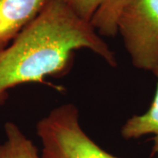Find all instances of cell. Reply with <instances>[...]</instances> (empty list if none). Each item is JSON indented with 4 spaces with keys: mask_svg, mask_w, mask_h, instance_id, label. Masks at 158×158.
<instances>
[{
    "mask_svg": "<svg viewBox=\"0 0 158 158\" xmlns=\"http://www.w3.org/2000/svg\"><path fill=\"white\" fill-rule=\"evenodd\" d=\"M130 0H64L72 11L90 23L102 37L118 34V22Z\"/></svg>",
    "mask_w": 158,
    "mask_h": 158,
    "instance_id": "obj_4",
    "label": "cell"
},
{
    "mask_svg": "<svg viewBox=\"0 0 158 158\" xmlns=\"http://www.w3.org/2000/svg\"><path fill=\"white\" fill-rule=\"evenodd\" d=\"M6 140L0 144V158H41L37 147L13 122L5 124Z\"/></svg>",
    "mask_w": 158,
    "mask_h": 158,
    "instance_id": "obj_7",
    "label": "cell"
},
{
    "mask_svg": "<svg viewBox=\"0 0 158 158\" xmlns=\"http://www.w3.org/2000/svg\"><path fill=\"white\" fill-rule=\"evenodd\" d=\"M41 158H119L103 149L83 129L78 108L60 105L36 125Z\"/></svg>",
    "mask_w": 158,
    "mask_h": 158,
    "instance_id": "obj_2",
    "label": "cell"
},
{
    "mask_svg": "<svg viewBox=\"0 0 158 158\" xmlns=\"http://www.w3.org/2000/svg\"><path fill=\"white\" fill-rule=\"evenodd\" d=\"M156 78V89L150 106L144 113L130 117L120 129L125 140H136L153 135L151 156L158 157V65L151 71Z\"/></svg>",
    "mask_w": 158,
    "mask_h": 158,
    "instance_id": "obj_6",
    "label": "cell"
},
{
    "mask_svg": "<svg viewBox=\"0 0 158 158\" xmlns=\"http://www.w3.org/2000/svg\"><path fill=\"white\" fill-rule=\"evenodd\" d=\"M49 0H0V49L44 9Z\"/></svg>",
    "mask_w": 158,
    "mask_h": 158,
    "instance_id": "obj_5",
    "label": "cell"
},
{
    "mask_svg": "<svg viewBox=\"0 0 158 158\" xmlns=\"http://www.w3.org/2000/svg\"><path fill=\"white\" fill-rule=\"evenodd\" d=\"M125 49L138 69L158 65V0H130L118 22Z\"/></svg>",
    "mask_w": 158,
    "mask_h": 158,
    "instance_id": "obj_3",
    "label": "cell"
},
{
    "mask_svg": "<svg viewBox=\"0 0 158 158\" xmlns=\"http://www.w3.org/2000/svg\"><path fill=\"white\" fill-rule=\"evenodd\" d=\"M87 49L111 67L115 54L90 23L64 0H49L32 22L0 49V101L18 85L43 83L69 69L77 51Z\"/></svg>",
    "mask_w": 158,
    "mask_h": 158,
    "instance_id": "obj_1",
    "label": "cell"
}]
</instances>
